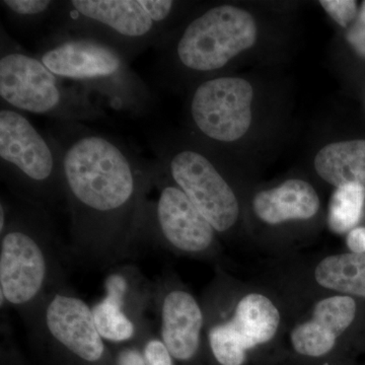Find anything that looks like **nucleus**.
<instances>
[{"mask_svg": "<svg viewBox=\"0 0 365 365\" xmlns=\"http://www.w3.org/2000/svg\"><path fill=\"white\" fill-rule=\"evenodd\" d=\"M47 133L61 158L74 246L98 260L119 257L140 234L153 162L81 122L55 121Z\"/></svg>", "mask_w": 365, "mask_h": 365, "instance_id": "nucleus-1", "label": "nucleus"}, {"mask_svg": "<svg viewBox=\"0 0 365 365\" xmlns=\"http://www.w3.org/2000/svg\"><path fill=\"white\" fill-rule=\"evenodd\" d=\"M202 306L206 342L220 365H246L284 339L289 307L275 287L220 280Z\"/></svg>", "mask_w": 365, "mask_h": 365, "instance_id": "nucleus-2", "label": "nucleus"}, {"mask_svg": "<svg viewBox=\"0 0 365 365\" xmlns=\"http://www.w3.org/2000/svg\"><path fill=\"white\" fill-rule=\"evenodd\" d=\"M35 55L55 76L115 111L143 117L155 105L150 88L130 62L101 41L53 29L41 38Z\"/></svg>", "mask_w": 365, "mask_h": 365, "instance_id": "nucleus-3", "label": "nucleus"}, {"mask_svg": "<svg viewBox=\"0 0 365 365\" xmlns=\"http://www.w3.org/2000/svg\"><path fill=\"white\" fill-rule=\"evenodd\" d=\"M178 2L172 0L62 1L51 28L111 46L131 62L168 35ZM49 30V31H50Z\"/></svg>", "mask_w": 365, "mask_h": 365, "instance_id": "nucleus-4", "label": "nucleus"}, {"mask_svg": "<svg viewBox=\"0 0 365 365\" xmlns=\"http://www.w3.org/2000/svg\"><path fill=\"white\" fill-rule=\"evenodd\" d=\"M0 97L16 111L44 115L55 121H95L106 113L95 98L78 86H68L26 52L1 28Z\"/></svg>", "mask_w": 365, "mask_h": 365, "instance_id": "nucleus-5", "label": "nucleus"}, {"mask_svg": "<svg viewBox=\"0 0 365 365\" xmlns=\"http://www.w3.org/2000/svg\"><path fill=\"white\" fill-rule=\"evenodd\" d=\"M0 239V294L18 309L39 306L53 279L49 211L19 200Z\"/></svg>", "mask_w": 365, "mask_h": 365, "instance_id": "nucleus-6", "label": "nucleus"}, {"mask_svg": "<svg viewBox=\"0 0 365 365\" xmlns=\"http://www.w3.org/2000/svg\"><path fill=\"white\" fill-rule=\"evenodd\" d=\"M0 175L19 200L49 211L66 201L60 153L20 111L0 110Z\"/></svg>", "mask_w": 365, "mask_h": 365, "instance_id": "nucleus-7", "label": "nucleus"}, {"mask_svg": "<svg viewBox=\"0 0 365 365\" xmlns=\"http://www.w3.org/2000/svg\"><path fill=\"white\" fill-rule=\"evenodd\" d=\"M257 40L253 16L244 9L222 4L190 21L179 36L158 47L157 68L169 64L195 73L220 71Z\"/></svg>", "mask_w": 365, "mask_h": 365, "instance_id": "nucleus-8", "label": "nucleus"}, {"mask_svg": "<svg viewBox=\"0 0 365 365\" xmlns=\"http://www.w3.org/2000/svg\"><path fill=\"white\" fill-rule=\"evenodd\" d=\"M150 146L155 162L205 216L216 232H232L241 217V204L212 160L194 148H177L160 132L151 138Z\"/></svg>", "mask_w": 365, "mask_h": 365, "instance_id": "nucleus-9", "label": "nucleus"}, {"mask_svg": "<svg viewBox=\"0 0 365 365\" xmlns=\"http://www.w3.org/2000/svg\"><path fill=\"white\" fill-rule=\"evenodd\" d=\"M151 188L140 234L153 235L165 249L190 258L212 259L220 253L218 234L186 194L153 160ZM150 193V192H148Z\"/></svg>", "mask_w": 365, "mask_h": 365, "instance_id": "nucleus-10", "label": "nucleus"}, {"mask_svg": "<svg viewBox=\"0 0 365 365\" xmlns=\"http://www.w3.org/2000/svg\"><path fill=\"white\" fill-rule=\"evenodd\" d=\"M283 294L289 307L284 336L288 351L307 362L332 357L354 330L359 317V299L339 294Z\"/></svg>", "mask_w": 365, "mask_h": 365, "instance_id": "nucleus-11", "label": "nucleus"}, {"mask_svg": "<svg viewBox=\"0 0 365 365\" xmlns=\"http://www.w3.org/2000/svg\"><path fill=\"white\" fill-rule=\"evenodd\" d=\"M253 98V88L246 79H207L197 86L190 101L192 122L210 140L235 143L251 126Z\"/></svg>", "mask_w": 365, "mask_h": 365, "instance_id": "nucleus-12", "label": "nucleus"}, {"mask_svg": "<svg viewBox=\"0 0 365 365\" xmlns=\"http://www.w3.org/2000/svg\"><path fill=\"white\" fill-rule=\"evenodd\" d=\"M278 272L275 287L292 297L339 294L365 300V255L347 251L307 263L287 260Z\"/></svg>", "mask_w": 365, "mask_h": 365, "instance_id": "nucleus-13", "label": "nucleus"}, {"mask_svg": "<svg viewBox=\"0 0 365 365\" xmlns=\"http://www.w3.org/2000/svg\"><path fill=\"white\" fill-rule=\"evenodd\" d=\"M37 314V330L71 354L91 364L104 356V339L96 326L93 309L81 297L54 290L40 302Z\"/></svg>", "mask_w": 365, "mask_h": 365, "instance_id": "nucleus-14", "label": "nucleus"}, {"mask_svg": "<svg viewBox=\"0 0 365 365\" xmlns=\"http://www.w3.org/2000/svg\"><path fill=\"white\" fill-rule=\"evenodd\" d=\"M160 340L178 361H191L200 352L205 335L203 306L182 285H170L160 294Z\"/></svg>", "mask_w": 365, "mask_h": 365, "instance_id": "nucleus-15", "label": "nucleus"}, {"mask_svg": "<svg viewBox=\"0 0 365 365\" xmlns=\"http://www.w3.org/2000/svg\"><path fill=\"white\" fill-rule=\"evenodd\" d=\"M254 215L268 227L309 222L321 209L319 194L309 182L290 179L274 188L262 190L253 198Z\"/></svg>", "mask_w": 365, "mask_h": 365, "instance_id": "nucleus-16", "label": "nucleus"}, {"mask_svg": "<svg viewBox=\"0 0 365 365\" xmlns=\"http://www.w3.org/2000/svg\"><path fill=\"white\" fill-rule=\"evenodd\" d=\"M106 295L93 309V319L103 339L112 342L130 340L137 332L135 319L127 309L130 297V280L126 274L114 272L105 282Z\"/></svg>", "mask_w": 365, "mask_h": 365, "instance_id": "nucleus-17", "label": "nucleus"}, {"mask_svg": "<svg viewBox=\"0 0 365 365\" xmlns=\"http://www.w3.org/2000/svg\"><path fill=\"white\" fill-rule=\"evenodd\" d=\"M314 169L335 188L348 184L365 188V139L328 144L316 155Z\"/></svg>", "mask_w": 365, "mask_h": 365, "instance_id": "nucleus-18", "label": "nucleus"}, {"mask_svg": "<svg viewBox=\"0 0 365 365\" xmlns=\"http://www.w3.org/2000/svg\"><path fill=\"white\" fill-rule=\"evenodd\" d=\"M365 188L348 184L338 187L329 202L327 225L333 234L347 235L359 227L364 216Z\"/></svg>", "mask_w": 365, "mask_h": 365, "instance_id": "nucleus-19", "label": "nucleus"}, {"mask_svg": "<svg viewBox=\"0 0 365 365\" xmlns=\"http://www.w3.org/2000/svg\"><path fill=\"white\" fill-rule=\"evenodd\" d=\"M62 1L53 0H1L0 6L9 21L23 31L51 28Z\"/></svg>", "mask_w": 365, "mask_h": 365, "instance_id": "nucleus-20", "label": "nucleus"}, {"mask_svg": "<svg viewBox=\"0 0 365 365\" xmlns=\"http://www.w3.org/2000/svg\"><path fill=\"white\" fill-rule=\"evenodd\" d=\"M321 6L338 25L346 28L356 18L357 2L353 0H322Z\"/></svg>", "mask_w": 365, "mask_h": 365, "instance_id": "nucleus-21", "label": "nucleus"}, {"mask_svg": "<svg viewBox=\"0 0 365 365\" xmlns=\"http://www.w3.org/2000/svg\"><path fill=\"white\" fill-rule=\"evenodd\" d=\"M346 39L354 51L365 58V1L348 30Z\"/></svg>", "mask_w": 365, "mask_h": 365, "instance_id": "nucleus-22", "label": "nucleus"}, {"mask_svg": "<svg viewBox=\"0 0 365 365\" xmlns=\"http://www.w3.org/2000/svg\"><path fill=\"white\" fill-rule=\"evenodd\" d=\"M148 365H173V356L160 339H151L144 347Z\"/></svg>", "mask_w": 365, "mask_h": 365, "instance_id": "nucleus-23", "label": "nucleus"}, {"mask_svg": "<svg viewBox=\"0 0 365 365\" xmlns=\"http://www.w3.org/2000/svg\"><path fill=\"white\" fill-rule=\"evenodd\" d=\"M346 246L352 253L365 255V227H355L346 235Z\"/></svg>", "mask_w": 365, "mask_h": 365, "instance_id": "nucleus-24", "label": "nucleus"}, {"mask_svg": "<svg viewBox=\"0 0 365 365\" xmlns=\"http://www.w3.org/2000/svg\"><path fill=\"white\" fill-rule=\"evenodd\" d=\"M118 365H148L145 357L135 349H125L118 356Z\"/></svg>", "mask_w": 365, "mask_h": 365, "instance_id": "nucleus-25", "label": "nucleus"}]
</instances>
